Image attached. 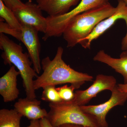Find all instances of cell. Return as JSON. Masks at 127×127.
<instances>
[{
  "mask_svg": "<svg viewBox=\"0 0 127 127\" xmlns=\"http://www.w3.org/2000/svg\"><path fill=\"white\" fill-rule=\"evenodd\" d=\"M38 32L30 26H22L21 40L27 48L33 68L37 74L40 73L42 68L40 59L41 45Z\"/></svg>",
  "mask_w": 127,
  "mask_h": 127,
  "instance_id": "10",
  "label": "cell"
},
{
  "mask_svg": "<svg viewBox=\"0 0 127 127\" xmlns=\"http://www.w3.org/2000/svg\"><path fill=\"white\" fill-rule=\"evenodd\" d=\"M111 92L109 100L102 104L80 106L84 112L95 116L100 127H108L106 120L107 114L114 107L123 105L127 100V92L120 91L117 84Z\"/></svg>",
  "mask_w": 127,
  "mask_h": 127,
  "instance_id": "7",
  "label": "cell"
},
{
  "mask_svg": "<svg viewBox=\"0 0 127 127\" xmlns=\"http://www.w3.org/2000/svg\"><path fill=\"white\" fill-rule=\"evenodd\" d=\"M57 91L63 101H68L72 100L75 96V89L72 86L68 87L67 85L56 88Z\"/></svg>",
  "mask_w": 127,
  "mask_h": 127,
  "instance_id": "18",
  "label": "cell"
},
{
  "mask_svg": "<svg viewBox=\"0 0 127 127\" xmlns=\"http://www.w3.org/2000/svg\"><path fill=\"white\" fill-rule=\"evenodd\" d=\"M23 116L15 109L0 110V127H21Z\"/></svg>",
  "mask_w": 127,
  "mask_h": 127,
  "instance_id": "15",
  "label": "cell"
},
{
  "mask_svg": "<svg viewBox=\"0 0 127 127\" xmlns=\"http://www.w3.org/2000/svg\"><path fill=\"white\" fill-rule=\"evenodd\" d=\"M117 85L116 78L113 76L99 74L92 86L83 91H77L71 102L79 106H84L102 91L108 90L112 92Z\"/></svg>",
  "mask_w": 127,
  "mask_h": 127,
  "instance_id": "9",
  "label": "cell"
},
{
  "mask_svg": "<svg viewBox=\"0 0 127 127\" xmlns=\"http://www.w3.org/2000/svg\"><path fill=\"white\" fill-rule=\"evenodd\" d=\"M27 127H41L40 120H31L30 125Z\"/></svg>",
  "mask_w": 127,
  "mask_h": 127,
  "instance_id": "22",
  "label": "cell"
},
{
  "mask_svg": "<svg viewBox=\"0 0 127 127\" xmlns=\"http://www.w3.org/2000/svg\"><path fill=\"white\" fill-rule=\"evenodd\" d=\"M80 0H36L42 11L49 16H57L67 13L72 6L77 4Z\"/></svg>",
  "mask_w": 127,
  "mask_h": 127,
  "instance_id": "14",
  "label": "cell"
},
{
  "mask_svg": "<svg viewBox=\"0 0 127 127\" xmlns=\"http://www.w3.org/2000/svg\"><path fill=\"white\" fill-rule=\"evenodd\" d=\"M19 71L12 65L8 71L0 78V94L5 102H11L18 98L20 91L17 87Z\"/></svg>",
  "mask_w": 127,
  "mask_h": 127,
  "instance_id": "11",
  "label": "cell"
},
{
  "mask_svg": "<svg viewBox=\"0 0 127 127\" xmlns=\"http://www.w3.org/2000/svg\"><path fill=\"white\" fill-rule=\"evenodd\" d=\"M41 127H53L46 117L41 119L40 120Z\"/></svg>",
  "mask_w": 127,
  "mask_h": 127,
  "instance_id": "21",
  "label": "cell"
},
{
  "mask_svg": "<svg viewBox=\"0 0 127 127\" xmlns=\"http://www.w3.org/2000/svg\"><path fill=\"white\" fill-rule=\"evenodd\" d=\"M108 2V0H81L75 8L65 14L57 16H48L46 17L47 29L42 39L46 41L52 37L61 36L69 22L73 17Z\"/></svg>",
  "mask_w": 127,
  "mask_h": 127,
  "instance_id": "5",
  "label": "cell"
},
{
  "mask_svg": "<svg viewBox=\"0 0 127 127\" xmlns=\"http://www.w3.org/2000/svg\"><path fill=\"white\" fill-rule=\"evenodd\" d=\"M63 52V48L59 47L52 60L49 57L42 59L41 64L43 72L33 82L35 91L46 86L67 83L78 89L86 82L93 81L92 76L75 70L66 64L62 59Z\"/></svg>",
  "mask_w": 127,
  "mask_h": 127,
  "instance_id": "1",
  "label": "cell"
},
{
  "mask_svg": "<svg viewBox=\"0 0 127 127\" xmlns=\"http://www.w3.org/2000/svg\"><path fill=\"white\" fill-rule=\"evenodd\" d=\"M58 127H85L81 125H77L74 124H64Z\"/></svg>",
  "mask_w": 127,
  "mask_h": 127,
  "instance_id": "23",
  "label": "cell"
},
{
  "mask_svg": "<svg viewBox=\"0 0 127 127\" xmlns=\"http://www.w3.org/2000/svg\"><path fill=\"white\" fill-rule=\"evenodd\" d=\"M93 60L105 64L122 75L124 84H127V49L123 51L119 58L112 57L105 52L100 50L94 57Z\"/></svg>",
  "mask_w": 127,
  "mask_h": 127,
  "instance_id": "13",
  "label": "cell"
},
{
  "mask_svg": "<svg viewBox=\"0 0 127 127\" xmlns=\"http://www.w3.org/2000/svg\"><path fill=\"white\" fill-rule=\"evenodd\" d=\"M123 1L125 2V4H126V5L127 6V0H123Z\"/></svg>",
  "mask_w": 127,
  "mask_h": 127,
  "instance_id": "25",
  "label": "cell"
},
{
  "mask_svg": "<svg viewBox=\"0 0 127 127\" xmlns=\"http://www.w3.org/2000/svg\"><path fill=\"white\" fill-rule=\"evenodd\" d=\"M7 7L14 11L17 9H20L24 6L25 3L21 1V0H1Z\"/></svg>",
  "mask_w": 127,
  "mask_h": 127,
  "instance_id": "20",
  "label": "cell"
},
{
  "mask_svg": "<svg viewBox=\"0 0 127 127\" xmlns=\"http://www.w3.org/2000/svg\"><path fill=\"white\" fill-rule=\"evenodd\" d=\"M43 89L41 98L43 101L50 103L58 102L63 101L57 91L56 86H46Z\"/></svg>",
  "mask_w": 127,
  "mask_h": 127,
  "instance_id": "17",
  "label": "cell"
},
{
  "mask_svg": "<svg viewBox=\"0 0 127 127\" xmlns=\"http://www.w3.org/2000/svg\"><path fill=\"white\" fill-rule=\"evenodd\" d=\"M0 48L3 51L1 57L5 65L13 64L20 72L26 97L30 99L36 98L33 79L38 76L34 68L32 67V63L30 61L28 53H24L21 46L2 33H0Z\"/></svg>",
  "mask_w": 127,
  "mask_h": 127,
  "instance_id": "3",
  "label": "cell"
},
{
  "mask_svg": "<svg viewBox=\"0 0 127 127\" xmlns=\"http://www.w3.org/2000/svg\"><path fill=\"white\" fill-rule=\"evenodd\" d=\"M41 103L36 98H20L14 104V108L29 120H40L47 117L48 114L45 109L41 108Z\"/></svg>",
  "mask_w": 127,
  "mask_h": 127,
  "instance_id": "12",
  "label": "cell"
},
{
  "mask_svg": "<svg viewBox=\"0 0 127 127\" xmlns=\"http://www.w3.org/2000/svg\"><path fill=\"white\" fill-rule=\"evenodd\" d=\"M118 86L120 91L127 92V84H120L118 85Z\"/></svg>",
  "mask_w": 127,
  "mask_h": 127,
  "instance_id": "24",
  "label": "cell"
},
{
  "mask_svg": "<svg viewBox=\"0 0 127 127\" xmlns=\"http://www.w3.org/2000/svg\"><path fill=\"white\" fill-rule=\"evenodd\" d=\"M9 26L6 23L0 20V33L11 35L18 40L21 41V32Z\"/></svg>",
  "mask_w": 127,
  "mask_h": 127,
  "instance_id": "19",
  "label": "cell"
},
{
  "mask_svg": "<svg viewBox=\"0 0 127 127\" xmlns=\"http://www.w3.org/2000/svg\"><path fill=\"white\" fill-rule=\"evenodd\" d=\"M116 7L109 3L78 14L70 21L63 35L67 47H73L88 36L101 21L115 12Z\"/></svg>",
  "mask_w": 127,
  "mask_h": 127,
  "instance_id": "2",
  "label": "cell"
},
{
  "mask_svg": "<svg viewBox=\"0 0 127 127\" xmlns=\"http://www.w3.org/2000/svg\"><path fill=\"white\" fill-rule=\"evenodd\" d=\"M116 10L113 14L108 18L101 21L94 28L91 34L86 38L81 40L78 42L85 49H90L92 42L96 40L111 27L118 19L125 20L127 26L126 35L122 42V50L127 49V6L123 0H118Z\"/></svg>",
  "mask_w": 127,
  "mask_h": 127,
  "instance_id": "6",
  "label": "cell"
},
{
  "mask_svg": "<svg viewBox=\"0 0 127 127\" xmlns=\"http://www.w3.org/2000/svg\"><path fill=\"white\" fill-rule=\"evenodd\" d=\"M47 118L54 127L74 124L90 127H100L96 117L83 111L80 106L71 101L50 103Z\"/></svg>",
  "mask_w": 127,
  "mask_h": 127,
  "instance_id": "4",
  "label": "cell"
},
{
  "mask_svg": "<svg viewBox=\"0 0 127 127\" xmlns=\"http://www.w3.org/2000/svg\"><path fill=\"white\" fill-rule=\"evenodd\" d=\"M42 11L37 4L29 0L23 7L13 12L22 26H30L45 34L47 28V21L46 18L42 15Z\"/></svg>",
  "mask_w": 127,
  "mask_h": 127,
  "instance_id": "8",
  "label": "cell"
},
{
  "mask_svg": "<svg viewBox=\"0 0 127 127\" xmlns=\"http://www.w3.org/2000/svg\"><path fill=\"white\" fill-rule=\"evenodd\" d=\"M0 16L12 28L20 31H21L22 26L17 20L14 12L7 7L1 0H0Z\"/></svg>",
  "mask_w": 127,
  "mask_h": 127,
  "instance_id": "16",
  "label": "cell"
}]
</instances>
